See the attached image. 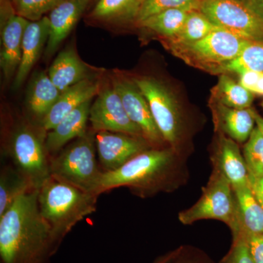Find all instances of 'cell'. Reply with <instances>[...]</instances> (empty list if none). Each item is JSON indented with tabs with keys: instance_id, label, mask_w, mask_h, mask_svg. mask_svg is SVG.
Segmentation results:
<instances>
[{
	"instance_id": "74e56055",
	"label": "cell",
	"mask_w": 263,
	"mask_h": 263,
	"mask_svg": "<svg viewBox=\"0 0 263 263\" xmlns=\"http://www.w3.org/2000/svg\"><path fill=\"white\" fill-rule=\"evenodd\" d=\"M181 248H182V247H180L179 248L171 251V252H167V253L164 254V255L158 257L154 263H169L181 252Z\"/></svg>"
},
{
	"instance_id": "277c9868",
	"label": "cell",
	"mask_w": 263,
	"mask_h": 263,
	"mask_svg": "<svg viewBox=\"0 0 263 263\" xmlns=\"http://www.w3.org/2000/svg\"><path fill=\"white\" fill-rule=\"evenodd\" d=\"M96 132L87 131L50 159V173L86 193L98 195L103 170L96 160Z\"/></svg>"
},
{
	"instance_id": "30bf717a",
	"label": "cell",
	"mask_w": 263,
	"mask_h": 263,
	"mask_svg": "<svg viewBox=\"0 0 263 263\" xmlns=\"http://www.w3.org/2000/svg\"><path fill=\"white\" fill-rule=\"evenodd\" d=\"M89 121L95 132H113L143 138L141 129L129 119L114 86L99 91L90 108Z\"/></svg>"
},
{
	"instance_id": "60d3db41",
	"label": "cell",
	"mask_w": 263,
	"mask_h": 263,
	"mask_svg": "<svg viewBox=\"0 0 263 263\" xmlns=\"http://www.w3.org/2000/svg\"><path fill=\"white\" fill-rule=\"evenodd\" d=\"M240 1H242V2H243V0H240Z\"/></svg>"
},
{
	"instance_id": "e575fe53",
	"label": "cell",
	"mask_w": 263,
	"mask_h": 263,
	"mask_svg": "<svg viewBox=\"0 0 263 263\" xmlns=\"http://www.w3.org/2000/svg\"><path fill=\"white\" fill-rule=\"evenodd\" d=\"M254 263H263V235L247 237Z\"/></svg>"
},
{
	"instance_id": "8992f818",
	"label": "cell",
	"mask_w": 263,
	"mask_h": 263,
	"mask_svg": "<svg viewBox=\"0 0 263 263\" xmlns=\"http://www.w3.org/2000/svg\"><path fill=\"white\" fill-rule=\"evenodd\" d=\"M46 133L26 123L14 126L8 133L5 152L12 164L39 188L50 173V157L46 147Z\"/></svg>"
},
{
	"instance_id": "d4e9b609",
	"label": "cell",
	"mask_w": 263,
	"mask_h": 263,
	"mask_svg": "<svg viewBox=\"0 0 263 263\" xmlns=\"http://www.w3.org/2000/svg\"><path fill=\"white\" fill-rule=\"evenodd\" d=\"M219 81L213 89V100L229 108H250L254 100L253 93L235 82L226 73L219 75Z\"/></svg>"
},
{
	"instance_id": "cb8c5ba5",
	"label": "cell",
	"mask_w": 263,
	"mask_h": 263,
	"mask_svg": "<svg viewBox=\"0 0 263 263\" xmlns=\"http://www.w3.org/2000/svg\"><path fill=\"white\" fill-rule=\"evenodd\" d=\"M34 189L37 188L13 164L5 165L0 174V216L19 197Z\"/></svg>"
},
{
	"instance_id": "ac0fdd59",
	"label": "cell",
	"mask_w": 263,
	"mask_h": 263,
	"mask_svg": "<svg viewBox=\"0 0 263 263\" xmlns=\"http://www.w3.org/2000/svg\"><path fill=\"white\" fill-rule=\"evenodd\" d=\"M91 100L69 114L46 134V147L50 157L57 155L72 140L87 133L86 125L89 119Z\"/></svg>"
},
{
	"instance_id": "ab89813d",
	"label": "cell",
	"mask_w": 263,
	"mask_h": 263,
	"mask_svg": "<svg viewBox=\"0 0 263 263\" xmlns=\"http://www.w3.org/2000/svg\"><path fill=\"white\" fill-rule=\"evenodd\" d=\"M262 108H263V101H262Z\"/></svg>"
},
{
	"instance_id": "d590c367",
	"label": "cell",
	"mask_w": 263,
	"mask_h": 263,
	"mask_svg": "<svg viewBox=\"0 0 263 263\" xmlns=\"http://www.w3.org/2000/svg\"><path fill=\"white\" fill-rule=\"evenodd\" d=\"M249 185L254 196L263 207V175L260 176L249 175Z\"/></svg>"
},
{
	"instance_id": "f1b7e54d",
	"label": "cell",
	"mask_w": 263,
	"mask_h": 263,
	"mask_svg": "<svg viewBox=\"0 0 263 263\" xmlns=\"http://www.w3.org/2000/svg\"><path fill=\"white\" fill-rule=\"evenodd\" d=\"M201 0H145L137 16L136 23L161 12L171 9H183L192 11L200 9Z\"/></svg>"
},
{
	"instance_id": "8fae6325",
	"label": "cell",
	"mask_w": 263,
	"mask_h": 263,
	"mask_svg": "<svg viewBox=\"0 0 263 263\" xmlns=\"http://www.w3.org/2000/svg\"><path fill=\"white\" fill-rule=\"evenodd\" d=\"M113 86L122 99L129 119L141 129L143 138L153 148H164L165 142L156 124L149 105L135 81L123 76H116Z\"/></svg>"
},
{
	"instance_id": "2e32d148",
	"label": "cell",
	"mask_w": 263,
	"mask_h": 263,
	"mask_svg": "<svg viewBox=\"0 0 263 263\" xmlns=\"http://www.w3.org/2000/svg\"><path fill=\"white\" fill-rule=\"evenodd\" d=\"M91 0H64L50 13L46 55L51 57L75 27Z\"/></svg>"
},
{
	"instance_id": "484cf974",
	"label": "cell",
	"mask_w": 263,
	"mask_h": 263,
	"mask_svg": "<svg viewBox=\"0 0 263 263\" xmlns=\"http://www.w3.org/2000/svg\"><path fill=\"white\" fill-rule=\"evenodd\" d=\"M190 12L183 9L165 10L152 15L138 25L158 34L161 40L171 39L182 30Z\"/></svg>"
},
{
	"instance_id": "d6a6232c",
	"label": "cell",
	"mask_w": 263,
	"mask_h": 263,
	"mask_svg": "<svg viewBox=\"0 0 263 263\" xmlns=\"http://www.w3.org/2000/svg\"><path fill=\"white\" fill-rule=\"evenodd\" d=\"M238 75L242 86L253 94L263 95V72L245 70Z\"/></svg>"
},
{
	"instance_id": "5b68a950",
	"label": "cell",
	"mask_w": 263,
	"mask_h": 263,
	"mask_svg": "<svg viewBox=\"0 0 263 263\" xmlns=\"http://www.w3.org/2000/svg\"><path fill=\"white\" fill-rule=\"evenodd\" d=\"M249 42L226 29L218 28L196 42L164 46L187 65L219 75L221 67L236 58Z\"/></svg>"
},
{
	"instance_id": "1f68e13d",
	"label": "cell",
	"mask_w": 263,
	"mask_h": 263,
	"mask_svg": "<svg viewBox=\"0 0 263 263\" xmlns=\"http://www.w3.org/2000/svg\"><path fill=\"white\" fill-rule=\"evenodd\" d=\"M219 263H254L245 235H240L233 238L229 252Z\"/></svg>"
},
{
	"instance_id": "7a4b0ae2",
	"label": "cell",
	"mask_w": 263,
	"mask_h": 263,
	"mask_svg": "<svg viewBox=\"0 0 263 263\" xmlns=\"http://www.w3.org/2000/svg\"><path fill=\"white\" fill-rule=\"evenodd\" d=\"M179 155L170 147L145 151L114 171H103L98 195L118 187L129 188L145 198L179 186Z\"/></svg>"
},
{
	"instance_id": "7402d4cb",
	"label": "cell",
	"mask_w": 263,
	"mask_h": 263,
	"mask_svg": "<svg viewBox=\"0 0 263 263\" xmlns=\"http://www.w3.org/2000/svg\"><path fill=\"white\" fill-rule=\"evenodd\" d=\"M145 0H98L90 18L110 24L134 22Z\"/></svg>"
},
{
	"instance_id": "f35d334b",
	"label": "cell",
	"mask_w": 263,
	"mask_h": 263,
	"mask_svg": "<svg viewBox=\"0 0 263 263\" xmlns=\"http://www.w3.org/2000/svg\"><path fill=\"white\" fill-rule=\"evenodd\" d=\"M253 116L254 121H255V123L257 124V127L258 128L263 135V118L254 110H253Z\"/></svg>"
},
{
	"instance_id": "8d00e7d4",
	"label": "cell",
	"mask_w": 263,
	"mask_h": 263,
	"mask_svg": "<svg viewBox=\"0 0 263 263\" xmlns=\"http://www.w3.org/2000/svg\"><path fill=\"white\" fill-rule=\"evenodd\" d=\"M243 3L263 22V0H243Z\"/></svg>"
},
{
	"instance_id": "52a82bcc",
	"label": "cell",
	"mask_w": 263,
	"mask_h": 263,
	"mask_svg": "<svg viewBox=\"0 0 263 263\" xmlns=\"http://www.w3.org/2000/svg\"><path fill=\"white\" fill-rule=\"evenodd\" d=\"M201 197L190 209L180 212L179 219L185 226L202 219H216L229 227L233 238L241 233L239 211L233 186L217 171L213 170Z\"/></svg>"
},
{
	"instance_id": "4dcf8cb0",
	"label": "cell",
	"mask_w": 263,
	"mask_h": 263,
	"mask_svg": "<svg viewBox=\"0 0 263 263\" xmlns=\"http://www.w3.org/2000/svg\"><path fill=\"white\" fill-rule=\"evenodd\" d=\"M64 0H14L15 13L29 22H36L54 9Z\"/></svg>"
},
{
	"instance_id": "83f0119b",
	"label": "cell",
	"mask_w": 263,
	"mask_h": 263,
	"mask_svg": "<svg viewBox=\"0 0 263 263\" xmlns=\"http://www.w3.org/2000/svg\"><path fill=\"white\" fill-rule=\"evenodd\" d=\"M245 70L263 72V42L250 41L236 58L221 67L219 75Z\"/></svg>"
},
{
	"instance_id": "ba28073f",
	"label": "cell",
	"mask_w": 263,
	"mask_h": 263,
	"mask_svg": "<svg viewBox=\"0 0 263 263\" xmlns=\"http://www.w3.org/2000/svg\"><path fill=\"white\" fill-rule=\"evenodd\" d=\"M133 81L146 99L166 144L179 155L183 123L177 100L165 85L154 78L143 76Z\"/></svg>"
},
{
	"instance_id": "4fadbf2b",
	"label": "cell",
	"mask_w": 263,
	"mask_h": 263,
	"mask_svg": "<svg viewBox=\"0 0 263 263\" xmlns=\"http://www.w3.org/2000/svg\"><path fill=\"white\" fill-rule=\"evenodd\" d=\"M2 11V48L0 64L6 79L16 73L22 55V43L26 28L29 23L27 19L15 13L14 8Z\"/></svg>"
},
{
	"instance_id": "ffe728a7",
	"label": "cell",
	"mask_w": 263,
	"mask_h": 263,
	"mask_svg": "<svg viewBox=\"0 0 263 263\" xmlns=\"http://www.w3.org/2000/svg\"><path fill=\"white\" fill-rule=\"evenodd\" d=\"M89 72L88 66L81 61L72 48H69L59 53L50 67L48 76L62 93L73 85L91 78Z\"/></svg>"
},
{
	"instance_id": "3957f363",
	"label": "cell",
	"mask_w": 263,
	"mask_h": 263,
	"mask_svg": "<svg viewBox=\"0 0 263 263\" xmlns=\"http://www.w3.org/2000/svg\"><path fill=\"white\" fill-rule=\"evenodd\" d=\"M98 195L50 175L38 188V205L57 247L85 218L96 212Z\"/></svg>"
},
{
	"instance_id": "b9f144b4",
	"label": "cell",
	"mask_w": 263,
	"mask_h": 263,
	"mask_svg": "<svg viewBox=\"0 0 263 263\" xmlns=\"http://www.w3.org/2000/svg\"><path fill=\"white\" fill-rule=\"evenodd\" d=\"M11 1H12V2H13V1H14V0H11Z\"/></svg>"
},
{
	"instance_id": "9a60e30c",
	"label": "cell",
	"mask_w": 263,
	"mask_h": 263,
	"mask_svg": "<svg viewBox=\"0 0 263 263\" xmlns=\"http://www.w3.org/2000/svg\"><path fill=\"white\" fill-rule=\"evenodd\" d=\"M100 91L98 81L91 78L71 86L61 93L51 110L43 118L40 123L41 127L48 133L71 112L92 100Z\"/></svg>"
},
{
	"instance_id": "6da1fadb",
	"label": "cell",
	"mask_w": 263,
	"mask_h": 263,
	"mask_svg": "<svg viewBox=\"0 0 263 263\" xmlns=\"http://www.w3.org/2000/svg\"><path fill=\"white\" fill-rule=\"evenodd\" d=\"M38 189L18 197L0 216L3 263H46L56 252L51 228L38 205Z\"/></svg>"
},
{
	"instance_id": "44dd1931",
	"label": "cell",
	"mask_w": 263,
	"mask_h": 263,
	"mask_svg": "<svg viewBox=\"0 0 263 263\" xmlns=\"http://www.w3.org/2000/svg\"><path fill=\"white\" fill-rule=\"evenodd\" d=\"M61 91L52 82L46 72L34 74L29 84L27 95V104L33 115L41 121L56 103Z\"/></svg>"
},
{
	"instance_id": "7c38bea8",
	"label": "cell",
	"mask_w": 263,
	"mask_h": 263,
	"mask_svg": "<svg viewBox=\"0 0 263 263\" xmlns=\"http://www.w3.org/2000/svg\"><path fill=\"white\" fill-rule=\"evenodd\" d=\"M95 143L103 171H117L137 155L153 148L143 137L108 131L96 132Z\"/></svg>"
},
{
	"instance_id": "4316f807",
	"label": "cell",
	"mask_w": 263,
	"mask_h": 263,
	"mask_svg": "<svg viewBox=\"0 0 263 263\" xmlns=\"http://www.w3.org/2000/svg\"><path fill=\"white\" fill-rule=\"evenodd\" d=\"M218 28L219 27L214 25L200 10H192L179 34L162 41L164 45L187 44L200 41Z\"/></svg>"
},
{
	"instance_id": "d6986e66",
	"label": "cell",
	"mask_w": 263,
	"mask_h": 263,
	"mask_svg": "<svg viewBox=\"0 0 263 263\" xmlns=\"http://www.w3.org/2000/svg\"><path fill=\"white\" fill-rule=\"evenodd\" d=\"M211 105L216 131L221 132L237 143L248 141L254 129L253 109L229 108L214 100Z\"/></svg>"
},
{
	"instance_id": "5bb4252c",
	"label": "cell",
	"mask_w": 263,
	"mask_h": 263,
	"mask_svg": "<svg viewBox=\"0 0 263 263\" xmlns=\"http://www.w3.org/2000/svg\"><path fill=\"white\" fill-rule=\"evenodd\" d=\"M219 133L212 156L214 171L222 175L233 188L249 185V172L237 142Z\"/></svg>"
},
{
	"instance_id": "836d02e7",
	"label": "cell",
	"mask_w": 263,
	"mask_h": 263,
	"mask_svg": "<svg viewBox=\"0 0 263 263\" xmlns=\"http://www.w3.org/2000/svg\"><path fill=\"white\" fill-rule=\"evenodd\" d=\"M169 263H214L212 259L202 251L182 247L181 252Z\"/></svg>"
},
{
	"instance_id": "9c48e42d",
	"label": "cell",
	"mask_w": 263,
	"mask_h": 263,
	"mask_svg": "<svg viewBox=\"0 0 263 263\" xmlns=\"http://www.w3.org/2000/svg\"><path fill=\"white\" fill-rule=\"evenodd\" d=\"M199 10L219 28L263 42L262 21L240 0H201Z\"/></svg>"
},
{
	"instance_id": "e0dca14e",
	"label": "cell",
	"mask_w": 263,
	"mask_h": 263,
	"mask_svg": "<svg viewBox=\"0 0 263 263\" xmlns=\"http://www.w3.org/2000/svg\"><path fill=\"white\" fill-rule=\"evenodd\" d=\"M50 22L47 16L36 22H29L26 28L22 43L20 65L15 73L13 88L18 89L27 79L32 67L39 59L49 36Z\"/></svg>"
},
{
	"instance_id": "f546056e",
	"label": "cell",
	"mask_w": 263,
	"mask_h": 263,
	"mask_svg": "<svg viewBox=\"0 0 263 263\" xmlns=\"http://www.w3.org/2000/svg\"><path fill=\"white\" fill-rule=\"evenodd\" d=\"M243 158L249 175H263V135L257 127L254 128L243 148Z\"/></svg>"
},
{
	"instance_id": "603a6c76",
	"label": "cell",
	"mask_w": 263,
	"mask_h": 263,
	"mask_svg": "<svg viewBox=\"0 0 263 263\" xmlns=\"http://www.w3.org/2000/svg\"><path fill=\"white\" fill-rule=\"evenodd\" d=\"M233 190L241 224L240 235L246 237L263 235V207L254 196L250 186L247 185Z\"/></svg>"
}]
</instances>
